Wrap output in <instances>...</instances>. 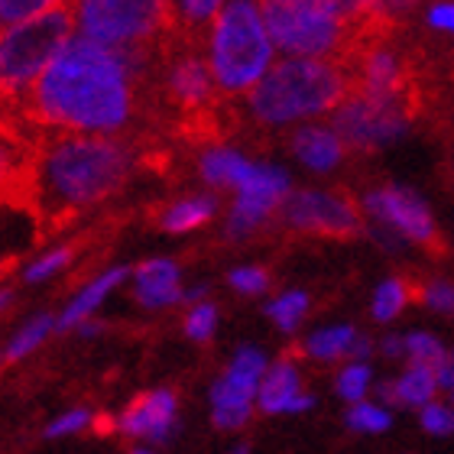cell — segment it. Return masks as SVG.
Instances as JSON below:
<instances>
[{
    "label": "cell",
    "mask_w": 454,
    "mask_h": 454,
    "mask_svg": "<svg viewBox=\"0 0 454 454\" xmlns=\"http://www.w3.org/2000/svg\"><path fill=\"white\" fill-rule=\"evenodd\" d=\"M150 49H105L75 36L20 105L23 117L68 133L111 137L133 121V78Z\"/></svg>",
    "instance_id": "obj_1"
},
{
    "label": "cell",
    "mask_w": 454,
    "mask_h": 454,
    "mask_svg": "<svg viewBox=\"0 0 454 454\" xmlns=\"http://www.w3.org/2000/svg\"><path fill=\"white\" fill-rule=\"evenodd\" d=\"M137 166L130 143L91 133H43L33 160V211L72 218L121 189Z\"/></svg>",
    "instance_id": "obj_2"
},
{
    "label": "cell",
    "mask_w": 454,
    "mask_h": 454,
    "mask_svg": "<svg viewBox=\"0 0 454 454\" xmlns=\"http://www.w3.org/2000/svg\"><path fill=\"white\" fill-rule=\"evenodd\" d=\"M344 91V75L322 59H286L250 91V111L263 123L299 121L332 111Z\"/></svg>",
    "instance_id": "obj_3"
},
{
    "label": "cell",
    "mask_w": 454,
    "mask_h": 454,
    "mask_svg": "<svg viewBox=\"0 0 454 454\" xmlns=\"http://www.w3.org/2000/svg\"><path fill=\"white\" fill-rule=\"evenodd\" d=\"M75 29V7L52 4L36 20L10 27L0 36V98H23L36 88V82L49 72V66L62 56L72 43Z\"/></svg>",
    "instance_id": "obj_4"
},
{
    "label": "cell",
    "mask_w": 454,
    "mask_h": 454,
    "mask_svg": "<svg viewBox=\"0 0 454 454\" xmlns=\"http://www.w3.org/2000/svg\"><path fill=\"white\" fill-rule=\"evenodd\" d=\"M273 39L256 4H224L211 29V75L224 91H254L270 72Z\"/></svg>",
    "instance_id": "obj_5"
},
{
    "label": "cell",
    "mask_w": 454,
    "mask_h": 454,
    "mask_svg": "<svg viewBox=\"0 0 454 454\" xmlns=\"http://www.w3.org/2000/svg\"><path fill=\"white\" fill-rule=\"evenodd\" d=\"M354 4H322V0H273L263 4L266 33L273 46L295 59H318L328 56L340 46L348 17L354 13Z\"/></svg>",
    "instance_id": "obj_6"
},
{
    "label": "cell",
    "mask_w": 454,
    "mask_h": 454,
    "mask_svg": "<svg viewBox=\"0 0 454 454\" xmlns=\"http://www.w3.org/2000/svg\"><path fill=\"white\" fill-rule=\"evenodd\" d=\"M169 10L153 0H85L75 4V29L105 49L146 46L169 23Z\"/></svg>",
    "instance_id": "obj_7"
},
{
    "label": "cell",
    "mask_w": 454,
    "mask_h": 454,
    "mask_svg": "<svg viewBox=\"0 0 454 454\" xmlns=\"http://www.w3.org/2000/svg\"><path fill=\"white\" fill-rule=\"evenodd\" d=\"M406 127L409 111L399 105V98H373L357 91L334 114V133L348 146H357V150L387 146V143L399 140L406 133Z\"/></svg>",
    "instance_id": "obj_8"
},
{
    "label": "cell",
    "mask_w": 454,
    "mask_h": 454,
    "mask_svg": "<svg viewBox=\"0 0 454 454\" xmlns=\"http://www.w3.org/2000/svg\"><path fill=\"white\" fill-rule=\"evenodd\" d=\"M286 224L305 234H322L334 240H348L360 234L357 208L350 199L328 192H295L286 199Z\"/></svg>",
    "instance_id": "obj_9"
},
{
    "label": "cell",
    "mask_w": 454,
    "mask_h": 454,
    "mask_svg": "<svg viewBox=\"0 0 454 454\" xmlns=\"http://www.w3.org/2000/svg\"><path fill=\"white\" fill-rule=\"evenodd\" d=\"M289 195V176L279 166H263L256 162L250 179L237 189V201L227 218V237H247L254 234L256 227L263 224L279 201Z\"/></svg>",
    "instance_id": "obj_10"
},
{
    "label": "cell",
    "mask_w": 454,
    "mask_h": 454,
    "mask_svg": "<svg viewBox=\"0 0 454 454\" xmlns=\"http://www.w3.org/2000/svg\"><path fill=\"white\" fill-rule=\"evenodd\" d=\"M364 208L377 221H383V224H393L399 234L416 240V244L422 247L442 244V234H438L435 221H432V211L426 208V201L419 199L416 192L399 189V185L370 192L367 199H364Z\"/></svg>",
    "instance_id": "obj_11"
},
{
    "label": "cell",
    "mask_w": 454,
    "mask_h": 454,
    "mask_svg": "<svg viewBox=\"0 0 454 454\" xmlns=\"http://www.w3.org/2000/svg\"><path fill=\"white\" fill-rule=\"evenodd\" d=\"M36 143L23 137L20 123L0 121V201H20L33 208V160Z\"/></svg>",
    "instance_id": "obj_12"
},
{
    "label": "cell",
    "mask_w": 454,
    "mask_h": 454,
    "mask_svg": "<svg viewBox=\"0 0 454 454\" xmlns=\"http://www.w3.org/2000/svg\"><path fill=\"white\" fill-rule=\"evenodd\" d=\"M117 428L123 435L166 442L176 432V396L169 389H153L146 396L133 399L117 416Z\"/></svg>",
    "instance_id": "obj_13"
},
{
    "label": "cell",
    "mask_w": 454,
    "mask_h": 454,
    "mask_svg": "<svg viewBox=\"0 0 454 454\" xmlns=\"http://www.w3.org/2000/svg\"><path fill=\"white\" fill-rule=\"evenodd\" d=\"M39 215L20 201H0V276L36 240Z\"/></svg>",
    "instance_id": "obj_14"
},
{
    "label": "cell",
    "mask_w": 454,
    "mask_h": 454,
    "mask_svg": "<svg viewBox=\"0 0 454 454\" xmlns=\"http://www.w3.org/2000/svg\"><path fill=\"white\" fill-rule=\"evenodd\" d=\"M133 295L146 309H162L185 299L179 289V266L172 260H146L133 273Z\"/></svg>",
    "instance_id": "obj_15"
},
{
    "label": "cell",
    "mask_w": 454,
    "mask_h": 454,
    "mask_svg": "<svg viewBox=\"0 0 454 454\" xmlns=\"http://www.w3.org/2000/svg\"><path fill=\"white\" fill-rule=\"evenodd\" d=\"M211 66H205L199 56H179L169 66V78H166V88L176 105L182 107H201L208 105L211 98Z\"/></svg>",
    "instance_id": "obj_16"
},
{
    "label": "cell",
    "mask_w": 454,
    "mask_h": 454,
    "mask_svg": "<svg viewBox=\"0 0 454 454\" xmlns=\"http://www.w3.org/2000/svg\"><path fill=\"white\" fill-rule=\"evenodd\" d=\"M293 153L295 160L309 166L315 172H328L334 169L344 156V143L334 130L328 127H302V130H295L293 137Z\"/></svg>",
    "instance_id": "obj_17"
},
{
    "label": "cell",
    "mask_w": 454,
    "mask_h": 454,
    "mask_svg": "<svg viewBox=\"0 0 454 454\" xmlns=\"http://www.w3.org/2000/svg\"><path fill=\"white\" fill-rule=\"evenodd\" d=\"M302 396L299 393V370H295L293 360H276L273 367L266 370L263 383H260V409L263 412H289L295 399Z\"/></svg>",
    "instance_id": "obj_18"
},
{
    "label": "cell",
    "mask_w": 454,
    "mask_h": 454,
    "mask_svg": "<svg viewBox=\"0 0 454 454\" xmlns=\"http://www.w3.org/2000/svg\"><path fill=\"white\" fill-rule=\"evenodd\" d=\"M123 279H127V270H123V266H114V270L101 273L98 279H91V283H88L85 289H82V293L66 305V312H62V318H59V328H75V325L85 322L88 315L105 302L107 293H114V286H121Z\"/></svg>",
    "instance_id": "obj_19"
},
{
    "label": "cell",
    "mask_w": 454,
    "mask_h": 454,
    "mask_svg": "<svg viewBox=\"0 0 454 454\" xmlns=\"http://www.w3.org/2000/svg\"><path fill=\"white\" fill-rule=\"evenodd\" d=\"M254 166H256V162L244 160L240 153L224 150V146H215V150H208L199 162L201 179L208 182V185H234V189H240V185L250 179Z\"/></svg>",
    "instance_id": "obj_20"
},
{
    "label": "cell",
    "mask_w": 454,
    "mask_h": 454,
    "mask_svg": "<svg viewBox=\"0 0 454 454\" xmlns=\"http://www.w3.org/2000/svg\"><path fill=\"white\" fill-rule=\"evenodd\" d=\"M399 78L403 66L393 52H370L364 59V85L360 91L373 98H399Z\"/></svg>",
    "instance_id": "obj_21"
},
{
    "label": "cell",
    "mask_w": 454,
    "mask_h": 454,
    "mask_svg": "<svg viewBox=\"0 0 454 454\" xmlns=\"http://www.w3.org/2000/svg\"><path fill=\"white\" fill-rule=\"evenodd\" d=\"M250 406H254V396L237 389L234 383H227L224 377L215 383L211 389V416H215V426L218 428H237L250 419Z\"/></svg>",
    "instance_id": "obj_22"
},
{
    "label": "cell",
    "mask_w": 454,
    "mask_h": 454,
    "mask_svg": "<svg viewBox=\"0 0 454 454\" xmlns=\"http://www.w3.org/2000/svg\"><path fill=\"white\" fill-rule=\"evenodd\" d=\"M215 208H218V201L211 199V195H195V199H182L176 201V205H169V208L162 211V231H169V234H185V231H192V227H201L205 221L215 215Z\"/></svg>",
    "instance_id": "obj_23"
},
{
    "label": "cell",
    "mask_w": 454,
    "mask_h": 454,
    "mask_svg": "<svg viewBox=\"0 0 454 454\" xmlns=\"http://www.w3.org/2000/svg\"><path fill=\"white\" fill-rule=\"evenodd\" d=\"M263 377H266V357L256 348L237 350V357L231 360V367H227V373H224L227 383H234L237 389H244V393H250V396L260 393Z\"/></svg>",
    "instance_id": "obj_24"
},
{
    "label": "cell",
    "mask_w": 454,
    "mask_h": 454,
    "mask_svg": "<svg viewBox=\"0 0 454 454\" xmlns=\"http://www.w3.org/2000/svg\"><path fill=\"white\" fill-rule=\"evenodd\" d=\"M52 325H59V322L52 318V315H46V312L36 315V318H29V322L23 325V328L13 334V338H10L7 354H4V357H7V360H23L27 354H33V350H36L39 344L46 340V334L52 332Z\"/></svg>",
    "instance_id": "obj_25"
},
{
    "label": "cell",
    "mask_w": 454,
    "mask_h": 454,
    "mask_svg": "<svg viewBox=\"0 0 454 454\" xmlns=\"http://www.w3.org/2000/svg\"><path fill=\"white\" fill-rule=\"evenodd\" d=\"M399 387V399L409 403V406H428V399L435 396L438 387V373L428 367H409V373L396 383Z\"/></svg>",
    "instance_id": "obj_26"
},
{
    "label": "cell",
    "mask_w": 454,
    "mask_h": 454,
    "mask_svg": "<svg viewBox=\"0 0 454 454\" xmlns=\"http://www.w3.org/2000/svg\"><path fill=\"white\" fill-rule=\"evenodd\" d=\"M354 340H357V334L350 332V328H344V325L325 328V332L309 338V354L318 360H334V357H340V354H350Z\"/></svg>",
    "instance_id": "obj_27"
},
{
    "label": "cell",
    "mask_w": 454,
    "mask_h": 454,
    "mask_svg": "<svg viewBox=\"0 0 454 454\" xmlns=\"http://www.w3.org/2000/svg\"><path fill=\"white\" fill-rule=\"evenodd\" d=\"M406 354L412 357V367H428L435 370L445 364V348H442V340L435 338V334H426V332H416L406 338Z\"/></svg>",
    "instance_id": "obj_28"
},
{
    "label": "cell",
    "mask_w": 454,
    "mask_h": 454,
    "mask_svg": "<svg viewBox=\"0 0 454 454\" xmlns=\"http://www.w3.org/2000/svg\"><path fill=\"white\" fill-rule=\"evenodd\" d=\"M305 309H309V295L305 293H286V295H279L276 302L266 305V315H270L283 332H293L295 325L302 322Z\"/></svg>",
    "instance_id": "obj_29"
},
{
    "label": "cell",
    "mask_w": 454,
    "mask_h": 454,
    "mask_svg": "<svg viewBox=\"0 0 454 454\" xmlns=\"http://www.w3.org/2000/svg\"><path fill=\"white\" fill-rule=\"evenodd\" d=\"M72 256H75L72 247H56V250L43 254L39 260H33V263L23 270V279H27V283H46L49 276H56L59 270H66V266L72 263Z\"/></svg>",
    "instance_id": "obj_30"
},
{
    "label": "cell",
    "mask_w": 454,
    "mask_h": 454,
    "mask_svg": "<svg viewBox=\"0 0 454 454\" xmlns=\"http://www.w3.org/2000/svg\"><path fill=\"white\" fill-rule=\"evenodd\" d=\"M403 305H406V286L399 283V279H387L377 289V295H373V315H377L380 322L396 318Z\"/></svg>",
    "instance_id": "obj_31"
},
{
    "label": "cell",
    "mask_w": 454,
    "mask_h": 454,
    "mask_svg": "<svg viewBox=\"0 0 454 454\" xmlns=\"http://www.w3.org/2000/svg\"><path fill=\"white\" fill-rule=\"evenodd\" d=\"M348 426L354 432H387L389 428V412L370 403H357L348 409Z\"/></svg>",
    "instance_id": "obj_32"
},
{
    "label": "cell",
    "mask_w": 454,
    "mask_h": 454,
    "mask_svg": "<svg viewBox=\"0 0 454 454\" xmlns=\"http://www.w3.org/2000/svg\"><path fill=\"white\" fill-rule=\"evenodd\" d=\"M52 4L46 0H0V23H10V27H20L27 20H36L39 13H46Z\"/></svg>",
    "instance_id": "obj_33"
},
{
    "label": "cell",
    "mask_w": 454,
    "mask_h": 454,
    "mask_svg": "<svg viewBox=\"0 0 454 454\" xmlns=\"http://www.w3.org/2000/svg\"><path fill=\"white\" fill-rule=\"evenodd\" d=\"M367 387H370V370L364 367V364H350V367H344L338 373V393L344 399H350L354 406H357L360 399H364Z\"/></svg>",
    "instance_id": "obj_34"
},
{
    "label": "cell",
    "mask_w": 454,
    "mask_h": 454,
    "mask_svg": "<svg viewBox=\"0 0 454 454\" xmlns=\"http://www.w3.org/2000/svg\"><path fill=\"white\" fill-rule=\"evenodd\" d=\"M215 325H218V309L211 302H199L185 318V334L192 340H208L215 334Z\"/></svg>",
    "instance_id": "obj_35"
},
{
    "label": "cell",
    "mask_w": 454,
    "mask_h": 454,
    "mask_svg": "<svg viewBox=\"0 0 454 454\" xmlns=\"http://www.w3.org/2000/svg\"><path fill=\"white\" fill-rule=\"evenodd\" d=\"M218 13H221V4H215V0H205V4H176L172 7V20H179L185 27H201L208 20H218Z\"/></svg>",
    "instance_id": "obj_36"
},
{
    "label": "cell",
    "mask_w": 454,
    "mask_h": 454,
    "mask_svg": "<svg viewBox=\"0 0 454 454\" xmlns=\"http://www.w3.org/2000/svg\"><path fill=\"white\" fill-rule=\"evenodd\" d=\"M231 286H234L237 293L256 295L270 286V276H266V270H260V266H240V270L231 273Z\"/></svg>",
    "instance_id": "obj_37"
},
{
    "label": "cell",
    "mask_w": 454,
    "mask_h": 454,
    "mask_svg": "<svg viewBox=\"0 0 454 454\" xmlns=\"http://www.w3.org/2000/svg\"><path fill=\"white\" fill-rule=\"evenodd\" d=\"M95 422V416L88 412V409H72L66 416H59L52 426H46V438H62V435H72V432H82Z\"/></svg>",
    "instance_id": "obj_38"
},
{
    "label": "cell",
    "mask_w": 454,
    "mask_h": 454,
    "mask_svg": "<svg viewBox=\"0 0 454 454\" xmlns=\"http://www.w3.org/2000/svg\"><path fill=\"white\" fill-rule=\"evenodd\" d=\"M422 428L432 432V435H451L454 432V409L438 406V403H428L422 409Z\"/></svg>",
    "instance_id": "obj_39"
},
{
    "label": "cell",
    "mask_w": 454,
    "mask_h": 454,
    "mask_svg": "<svg viewBox=\"0 0 454 454\" xmlns=\"http://www.w3.org/2000/svg\"><path fill=\"white\" fill-rule=\"evenodd\" d=\"M422 302L435 312L454 315V286L451 283H428L426 293H422Z\"/></svg>",
    "instance_id": "obj_40"
},
{
    "label": "cell",
    "mask_w": 454,
    "mask_h": 454,
    "mask_svg": "<svg viewBox=\"0 0 454 454\" xmlns=\"http://www.w3.org/2000/svg\"><path fill=\"white\" fill-rule=\"evenodd\" d=\"M428 23L438 29H451L454 33V4H438V7H432Z\"/></svg>",
    "instance_id": "obj_41"
},
{
    "label": "cell",
    "mask_w": 454,
    "mask_h": 454,
    "mask_svg": "<svg viewBox=\"0 0 454 454\" xmlns=\"http://www.w3.org/2000/svg\"><path fill=\"white\" fill-rule=\"evenodd\" d=\"M438 387H445L454 393V350L445 357V364L438 367Z\"/></svg>",
    "instance_id": "obj_42"
},
{
    "label": "cell",
    "mask_w": 454,
    "mask_h": 454,
    "mask_svg": "<svg viewBox=\"0 0 454 454\" xmlns=\"http://www.w3.org/2000/svg\"><path fill=\"white\" fill-rule=\"evenodd\" d=\"M380 396H383V403H389V406L403 403V399H399V387H396V383H380Z\"/></svg>",
    "instance_id": "obj_43"
},
{
    "label": "cell",
    "mask_w": 454,
    "mask_h": 454,
    "mask_svg": "<svg viewBox=\"0 0 454 454\" xmlns=\"http://www.w3.org/2000/svg\"><path fill=\"white\" fill-rule=\"evenodd\" d=\"M406 350V340H399V338H387V354L389 357H399Z\"/></svg>",
    "instance_id": "obj_44"
},
{
    "label": "cell",
    "mask_w": 454,
    "mask_h": 454,
    "mask_svg": "<svg viewBox=\"0 0 454 454\" xmlns=\"http://www.w3.org/2000/svg\"><path fill=\"white\" fill-rule=\"evenodd\" d=\"M350 354H354V357H364V354H370V340L357 338V340H354V348H350Z\"/></svg>",
    "instance_id": "obj_45"
},
{
    "label": "cell",
    "mask_w": 454,
    "mask_h": 454,
    "mask_svg": "<svg viewBox=\"0 0 454 454\" xmlns=\"http://www.w3.org/2000/svg\"><path fill=\"white\" fill-rule=\"evenodd\" d=\"M10 302H13V293H10L7 286H0V315L7 312V309H10Z\"/></svg>",
    "instance_id": "obj_46"
},
{
    "label": "cell",
    "mask_w": 454,
    "mask_h": 454,
    "mask_svg": "<svg viewBox=\"0 0 454 454\" xmlns=\"http://www.w3.org/2000/svg\"><path fill=\"white\" fill-rule=\"evenodd\" d=\"M98 332H101V325H95V322H91V325H82V334H88V338H91V334H98Z\"/></svg>",
    "instance_id": "obj_47"
},
{
    "label": "cell",
    "mask_w": 454,
    "mask_h": 454,
    "mask_svg": "<svg viewBox=\"0 0 454 454\" xmlns=\"http://www.w3.org/2000/svg\"><path fill=\"white\" fill-rule=\"evenodd\" d=\"M231 454H247V445H240V448H234Z\"/></svg>",
    "instance_id": "obj_48"
},
{
    "label": "cell",
    "mask_w": 454,
    "mask_h": 454,
    "mask_svg": "<svg viewBox=\"0 0 454 454\" xmlns=\"http://www.w3.org/2000/svg\"><path fill=\"white\" fill-rule=\"evenodd\" d=\"M133 454H153V451H143V448H140V451H133Z\"/></svg>",
    "instance_id": "obj_49"
},
{
    "label": "cell",
    "mask_w": 454,
    "mask_h": 454,
    "mask_svg": "<svg viewBox=\"0 0 454 454\" xmlns=\"http://www.w3.org/2000/svg\"><path fill=\"white\" fill-rule=\"evenodd\" d=\"M0 36H4V33H0Z\"/></svg>",
    "instance_id": "obj_50"
}]
</instances>
